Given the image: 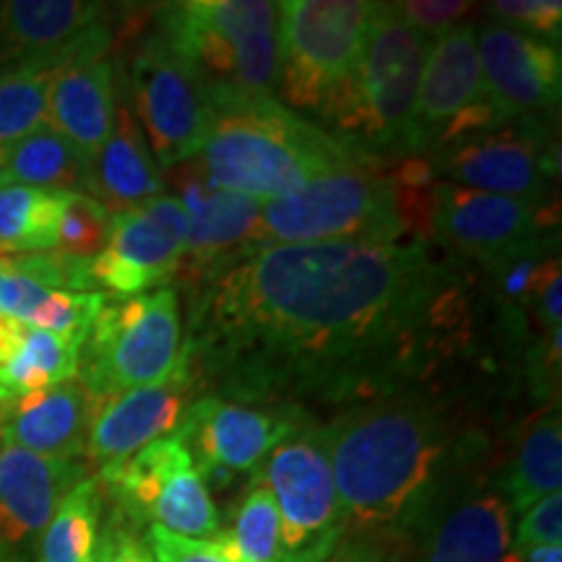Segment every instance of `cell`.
Returning <instances> with one entry per match:
<instances>
[{"mask_svg":"<svg viewBox=\"0 0 562 562\" xmlns=\"http://www.w3.org/2000/svg\"><path fill=\"white\" fill-rule=\"evenodd\" d=\"M552 224H560L558 203L537 206L446 180L435 186L430 240L482 269L516 252L550 248Z\"/></svg>","mask_w":562,"mask_h":562,"instance_id":"cell-14","label":"cell"},{"mask_svg":"<svg viewBox=\"0 0 562 562\" xmlns=\"http://www.w3.org/2000/svg\"><path fill=\"white\" fill-rule=\"evenodd\" d=\"M490 16L505 21L508 30L524 32L544 42H560L562 3L560 0H495L487 5Z\"/></svg>","mask_w":562,"mask_h":562,"instance_id":"cell-34","label":"cell"},{"mask_svg":"<svg viewBox=\"0 0 562 562\" xmlns=\"http://www.w3.org/2000/svg\"><path fill=\"white\" fill-rule=\"evenodd\" d=\"M440 180L542 206L560 178V144L547 117H526L430 154Z\"/></svg>","mask_w":562,"mask_h":562,"instance_id":"cell-12","label":"cell"},{"mask_svg":"<svg viewBox=\"0 0 562 562\" xmlns=\"http://www.w3.org/2000/svg\"><path fill=\"white\" fill-rule=\"evenodd\" d=\"M513 547V510L497 487L463 490L417 547V562H503Z\"/></svg>","mask_w":562,"mask_h":562,"instance_id":"cell-23","label":"cell"},{"mask_svg":"<svg viewBox=\"0 0 562 562\" xmlns=\"http://www.w3.org/2000/svg\"><path fill=\"white\" fill-rule=\"evenodd\" d=\"M209 133L195 161L220 191L269 203L362 159L277 97L209 94Z\"/></svg>","mask_w":562,"mask_h":562,"instance_id":"cell-3","label":"cell"},{"mask_svg":"<svg viewBox=\"0 0 562 562\" xmlns=\"http://www.w3.org/2000/svg\"><path fill=\"white\" fill-rule=\"evenodd\" d=\"M112 5L89 0H9L0 3V70L66 53L81 34L104 24Z\"/></svg>","mask_w":562,"mask_h":562,"instance_id":"cell-24","label":"cell"},{"mask_svg":"<svg viewBox=\"0 0 562 562\" xmlns=\"http://www.w3.org/2000/svg\"><path fill=\"white\" fill-rule=\"evenodd\" d=\"M503 128L484 94L476 26L459 24L430 42L414 108L412 157H430L442 146Z\"/></svg>","mask_w":562,"mask_h":562,"instance_id":"cell-13","label":"cell"},{"mask_svg":"<svg viewBox=\"0 0 562 562\" xmlns=\"http://www.w3.org/2000/svg\"><path fill=\"white\" fill-rule=\"evenodd\" d=\"M480 277L435 243L263 245L191 286L203 391L315 419L442 375L474 349Z\"/></svg>","mask_w":562,"mask_h":562,"instance_id":"cell-1","label":"cell"},{"mask_svg":"<svg viewBox=\"0 0 562 562\" xmlns=\"http://www.w3.org/2000/svg\"><path fill=\"white\" fill-rule=\"evenodd\" d=\"M123 94L161 167L199 157L211 123L209 91L157 26L133 47Z\"/></svg>","mask_w":562,"mask_h":562,"instance_id":"cell-10","label":"cell"},{"mask_svg":"<svg viewBox=\"0 0 562 562\" xmlns=\"http://www.w3.org/2000/svg\"><path fill=\"white\" fill-rule=\"evenodd\" d=\"M476 55L484 94L501 125L558 110L562 60L552 42L492 24L476 30Z\"/></svg>","mask_w":562,"mask_h":562,"instance_id":"cell-21","label":"cell"},{"mask_svg":"<svg viewBox=\"0 0 562 562\" xmlns=\"http://www.w3.org/2000/svg\"><path fill=\"white\" fill-rule=\"evenodd\" d=\"M81 344L0 313V404L70 381Z\"/></svg>","mask_w":562,"mask_h":562,"instance_id":"cell-26","label":"cell"},{"mask_svg":"<svg viewBox=\"0 0 562 562\" xmlns=\"http://www.w3.org/2000/svg\"><path fill=\"white\" fill-rule=\"evenodd\" d=\"M182 321L170 286L104 300L79 349V383L94 402L165 381L178 368Z\"/></svg>","mask_w":562,"mask_h":562,"instance_id":"cell-6","label":"cell"},{"mask_svg":"<svg viewBox=\"0 0 562 562\" xmlns=\"http://www.w3.org/2000/svg\"><path fill=\"white\" fill-rule=\"evenodd\" d=\"M503 562H562V544L552 547H531V550H518L510 547Z\"/></svg>","mask_w":562,"mask_h":562,"instance_id":"cell-40","label":"cell"},{"mask_svg":"<svg viewBox=\"0 0 562 562\" xmlns=\"http://www.w3.org/2000/svg\"><path fill=\"white\" fill-rule=\"evenodd\" d=\"M427 50L430 40L402 24L391 3H378L360 60L313 123L375 165L412 157L414 108Z\"/></svg>","mask_w":562,"mask_h":562,"instance_id":"cell-4","label":"cell"},{"mask_svg":"<svg viewBox=\"0 0 562 562\" xmlns=\"http://www.w3.org/2000/svg\"><path fill=\"white\" fill-rule=\"evenodd\" d=\"M375 9L364 0L279 3L277 94L284 108L318 115L360 60Z\"/></svg>","mask_w":562,"mask_h":562,"instance_id":"cell-8","label":"cell"},{"mask_svg":"<svg viewBox=\"0 0 562 562\" xmlns=\"http://www.w3.org/2000/svg\"><path fill=\"white\" fill-rule=\"evenodd\" d=\"M165 188L167 182L157 170L149 144L121 97L108 140L87 159V193L110 214H117L159 199Z\"/></svg>","mask_w":562,"mask_h":562,"instance_id":"cell-25","label":"cell"},{"mask_svg":"<svg viewBox=\"0 0 562 562\" xmlns=\"http://www.w3.org/2000/svg\"><path fill=\"white\" fill-rule=\"evenodd\" d=\"M0 417H3V404H0Z\"/></svg>","mask_w":562,"mask_h":562,"instance_id":"cell-41","label":"cell"},{"mask_svg":"<svg viewBox=\"0 0 562 562\" xmlns=\"http://www.w3.org/2000/svg\"><path fill=\"white\" fill-rule=\"evenodd\" d=\"M91 562H157L146 544L144 537H136V531L121 518H110L102 524L100 542Z\"/></svg>","mask_w":562,"mask_h":562,"instance_id":"cell-38","label":"cell"},{"mask_svg":"<svg viewBox=\"0 0 562 562\" xmlns=\"http://www.w3.org/2000/svg\"><path fill=\"white\" fill-rule=\"evenodd\" d=\"M562 544V495L542 497L531 508L521 513V521L513 533V547L518 550H531V547H552Z\"/></svg>","mask_w":562,"mask_h":562,"instance_id":"cell-37","label":"cell"},{"mask_svg":"<svg viewBox=\"0 0 562 562\" xmlns=\"http://www.w3.org/2000/svg\"><path fill=\"white\" fill-rule=\"evenodd\" d=\"M391 9L412 32L435 40L459 26L474 5L467 0H406V3H391Z\"/></svg>","mask_w":562,"mask_h":562,"instance_id":"cell-35","label":"cell"},{"mask_svg":"<svg viewBox=\"0 0 562 562\" xmlns=\"http://www.w3.org/2000/svg\"><path fill=\"white\" fill-rule=\"evenodd\" d=\"M3 186L87 193V157L45 125L0 151V188Z\"/></svg>","mask_w":562,"mask_h":562,"instance_id":"cell-28","label":"cell"},{"mask_svg":"<svg viewBox=\"0 0 562 562\" xmlns=\"http://www.w3.org/2000/svg\"><path fill=\"white\" fill-rule=\"evenodd\" d=\"M461 409L446 389H412L323 422L344 518L331 562H393L417 550L490 448Z\"/></svg>","mask_w":562,"mask_h":562,"instance_id":"cell-2","label":"cell"},{"mask_svg":"<svg viewBox=\"0 0 562 562\" xmlns=\"http://www.w3.org/2000/svg\"><path fill=\"white\" fill-rule=\"evenodd\" d=\"M63 193L40 188H0V256H40L58 243Z\"/></svg>","mask_w":562,"mask_h":562,"instance_id":"cell-31","label":"cell"},{"mask_svg":"<svg viewBox=\"0 0 562 562\" xmlns=\"http://www.w3.org/2000/svg\"><path fill=\"white\" fill-rule=\"evenodd\" d=\"M154 16L209 94L277 97L279 3L188 0L157 5Z\"/></svg>","mask_w":562,"mask_h":562,"instance_id":"cell-5","label":"cell"},{"mask_svg":"<svg viewBox=\"0 0 562 562\" xmlns=\"http://www.w3.org/2000/svg\"><path fill=\"white\" fill-rule=\"evenodd\" d=\"M188 248V211L178 195L112 214L108 245L89 261L91 286L136 297L178 277Z\"/></svg>","mask_w":562,"mask_h":562,"instance_id":"cell-16","label":"cell"},{"mask_svg":"<svg viewBox=\"0 0 562 562\" xmlns=\"http://www.w3.org/2000/svg\"><path fill=\"white\" fill-rule=\"evenodd\" d=\"M97 480L131 521H144L175 537L201 542H209L222 526L211 487L178 435L140 448Z\"/></svg>","mask_w":562,"mask_h":562,"instance_id":"cell-11","label":"cell"},{"mask_svg":"<svg viewBox=\"0 0 562 562\" xmlns=\"http://www.w3.org/2000/svg\"><path fill=\"white\" fill-rule=\"evenodd\" d=\"M104 516V490L97 476H83L63 497L42 533L34 562H91Z\"/></svg>","mask_w":562,"mask_h":562,"instance_id":"cell-30","label":"cell"},{"mask_svg":"<svg viewBox=\"0 0 562 562\" xmlns=\"http://www.w3.org/2000/svg\"><path fill=\"white\" fill-rule=\"evenodd\" d=\"M209 542L227 562H284L277 503L256 474L250 476L229 524L220 526Z\"/></svg>","mask_w":562,"mask_h":562,"instance_id":"cell-29","label":"cell"},{"mask_svg":"<svg viewBox=\"0 0 562 562\" xmlns=\"http://www.w3.org/2000/svg\"><path fill=\"white\" fill-rule=\"evenodd\" d=\"M70 47L66 53L53 55V58L24 60L0 70V151L16 144L19 138L45 128L47 91H50L55 68L70 53Z\"/></svg>","mask_w":562,"mask_h":562,"instance_id":"cell-32","label":"cell"},{"mask_svg":"<svg viewBox=\"0 0 562 562\" xmlns=\"http://www.w3.org/2000/svg\"><path fill=\"white\" fill-rule=\"evenodd\" d=\"M269 245L398 243L404 235L383 165L360 159L263 203Z\"/></svg>","mask_w":562,"mask_h":562,"instance_id":"cell-7","label":"cell"},{"mask_svg":"<svg viewBox=\"0 0 562 562\" xmlns=\"http://www.w3.org/2000/svg\"><path fill=\"white\" fill-rule=\"evenodd\" d=\"M562 484V422L560 406H547L533 414L518 435L508 467L497 490L513 513H524L547 495L560 492Z\"/></svg>","mask_w":562,"mask_h":562,"instance_id":"cell-27","label":"cell"},{"mask_svg":"<svg viewBox=\"0 0 562 562\" xmlns=\"http://www.w3.org/2000/svg\"><path fill=\"white\" fill-rule=\"evenodd\" d=\"M97 402L79 378L3 404L0 442L50 459H81Z\"/></svg>","mask_w":562,"mask_h":562,"instance_id":"cell-22","label":"cell"},{"mask_svg":"<svg viewBox=\"0 0 562 562\" xmlns=\"http://www.w3.org/2000/svg\"><path fill=\"white\" fill-rule=\"evenodd\" d=\"M89 476L81 459H50L0 442V562H34L63 497Z\"/></svg>","mask_w":562,"mask_h":562,"instance_id":"cell-20","label":"cell"},{"mask_svg":"<svg viewBox=\"0 0 562 562\" xmlns=\"http://www.w3.org/2000/svg\"><path fill=\"white\" fill-rule=\"evenodd\" d=\"M562 315V269L558 256H547L537 269V279L526 300V321L547 334L560 328Z\"/></svg>","mask_w":562,"mask_h":562,"instance_id":"cell-36","label":"cell"},{"mask_svg":"<svg viewBox=\"0 0 562 562\" xmlns=\"http://www.w3.org/2000/svg\"><path fill=\"white\" fill-rule=\"evenodd\" d=\"M144 539L157 562H227L211 542L175 537V533L157 529V526H149Z\"/></svg>","mask_w":562,"mask_h":562,"instance_id":"cell-39","label":"cell"},{"mask_svg":"<svg viewBox=\"0 0 562 562\" xmlns=\"http://www.w3.org/2000/svg\"><path fill=\"white\" fill-rule=\"evenodd\" d=\"M167 178L178 188V199L188 211V248L175 279L195 286L224 266L269 245L261 201L211 188L195 159L170 167Z\"/></svg>","mask_w":562,"mask_h":562,"instance_id":"cell-17","label":"cell"},{"mask_svg":"<svg viewBox=\"0 0 562 562\" xmlns=\"http://www.w3.org/2000/svg\"><path fill=\"white\" fill-rule=\"evenodd\" d=\"M112 214L89 193H63L55 250L68 261L89 263L108 245Z\"/></svg>","mask_w":562,"mask_h":562,"instance_id":"cell-33","label":"cell"},{"mask_svg":"<svg viewBox=\"0 0 562 562\" xmlns=\"http://www.w3.org/2000/svg\"><path fill=\"white\" fill-rule=\"evenodd\" d=\"M115 40L117 32L110 21L89 30L55 68L47 91V125L68 138L87 159L108 140L121 102L112 63Z\"/></svg>","mask_w":562,"mask_h":562,"instance_id":"cell-19","label":"cell"},{"mask_svg":"<svg viewBox=\"0 0 562 562\" xmlns=\"http://www.w3.org/2000/svg\"><path fill=\"white\" fill-rule=\"evenodd\" d=\"M281 518L284 562H331L341 542V505L323 422L307 419L256 472Z\"/></svg>","mask_w":562,"mask_h":562,"instance_id":"cell-9","label":"cell"},{"mask_svg":"<svg viewBox=\"0 0 562 562\" xmlns=\"http://www.w3.org/2000/svg\"><path fill=\"white\" fill-rule=\"evenodd\" d=\"M201 391L199 372L182 349L170 378L97 402L83 461L97 463L102 474L121 467L140 448L170 438L201 398Z\"/></svg>","mask_w":562,"mask_h":562,"instance_id":"cell-18","label":"cell"},{"mask_svg":"<svg viewBox=\"0 0 562 562\" xmlns=\"http://www.w3.org/2000/svg\"><path fill=\"white\" fill-rule=\"evenodd\" d=\"M307 419L313 417L284 406L232 402L203 393L175 435L186 442L206 484L224 487L256 474L273 448Z\"/></svg>","mask_w":562,"mask_h":562,"instance_id":"cell-15","label":"cell"}]
</instances>
